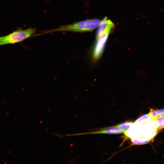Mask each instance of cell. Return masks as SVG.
Instances as JSON below:
<instances>
[{
    "instance_id": "1",
    "label": "cell",
    "mask_w": 164,
    "mask_h": 164,
    "mask_svg": "<svg viewBox=\"0 0 164 164\" xmlns=\"http://www.w3.org/2000/svg\"><path fill=\"white\" fill-rule=\"evenodd\" d=\"M101 21V20L96 19L84 20L72 24L62 26L56 29L45 31L38 35L58 31L91 32L99 27Z\"/></svg>"
},
{
    "instance_id": "6",
    "label": "cell",
    "mask_w": 164,
    "mask_h": 164,
    "mask_svg": "<svg viewBox=\"0 0 164 164\" xmlns=\"http://www.w3.org/2000/svg\"><path fill=\"white\" fill-rule=\"evenodd\" d=\"M134 124V122L131 121H126L118 124L114 127L121 129L125 132V133Z\"/></svg>"
},
{
    "instance_id": "9",
    "label": "cell",
    "mask_w": 164,
    "mask_h": 164,
    "mask_svg": "<svg viewBox=\"0 0 164 164\" xmlns=\"http://www.w3.org/2000/svg\"><path fill=\"white\" fill-rule=\"evenodd\" d=\"M151 119L149 114L144 115L138 119L134 122V124L142 123L145 122H147Z\"/></svg>"
},
{
    "instance_id": "4",
    "label": "cell",
    "mask_w": 164,
    "mask_h": 164,
    "mask_svg": "<svg viewBox=\"0 0 164 164\" xmlns=\"http://www.w3.org/2000/svg\"><path fill=\"white\" fill-rule=\"evenodd\" d=\"M125 133V132L121 129L115 127L114 126L110 128H107L103 129L101 130H99L91 132L87 134H118Z\"/></svg>"
},
{
    "instance_id": "2",
    "label": "cell",
    "mask_w": 164,
    "mask_h": 164,
    "mask_svg": "<svg viewBox=\"0 0 164 164\" xmlns=\"http://www.w3.org/2000/svg\"><path fill=\"white\" fill-rule=\"evenodd\" d=\"M36 32L34 28L25 30L19 29L8 35L0 37V46L21 42L32 36Z\"/></svg>"
},
{
    "instance_id": "7",
    "label": "cell",
    "mask_w": 164,
    "mask_h": 164,
    "mask_svg": "<svg viewBox=\"0 0 164 164\" xmlns=\"http://www.w3.org/2000/svg\"><path fill=\"white\" fill-rule=\"evenodd\" d=\"M154 128L157 131L164 128V115L159 117L155 120Z\"/></svg>"
},
{
    "instance_id": "3",
    "label": "cell",
    "mask_w": 164,
    "mask_h": 164,
    "mask_svg": "<svg viewBox=\"0 0 164 164\" xmlns=\"http://www.w3.org/2000/svg\"><path fill=\"white\" fill-rule=\"evenodd\" d=\"M114 26V23L110 20H108L105 29L99 36H96V41L93 52V57L94 60L99 59L102 55L109 34Z\"/></svg>"
},
{
    "instance_id": "8",
    "label": "cell",
    "mask_w": 164,
    "mask_h": 164,
    "mask_svg": "<svg viewBox=\"0 0 164 164\" xmlns=\"http://www.w3.org/2000/svg\"><path fill=\"white\" fill-rule=\"evenodd\" d=\"M151 139L145 138H131V141L133 144L141 145L147 143Z\"/></svg>"
},
{
    "instance_id": "5",
    "label": "cell",
    "mask_w": 164,
    "mask_h": 164,
    "mask_svg": "<svg viewBox=\"0 0 164 164\" xmlns=\"http://www.w3.org/2000/svg\"><path fill=\"white\" fill-rule=\"evenodd\" d=\"M148 114L151 119L155 120L159 117L164 115V109L156 110L152 109Z\"/></svg>"
}]
</instances>
